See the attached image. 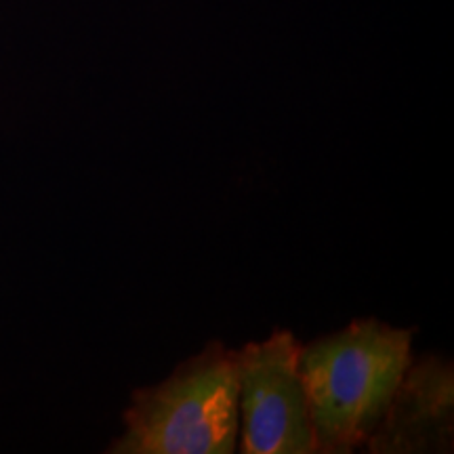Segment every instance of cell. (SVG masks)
<instances>
[{"mask_svg":"<svg viewBox=\"0 0 454 454\" xmlns=\"http://www.w3.org/2000/svg\"><path fill=\"white\" fill-rule=\"evenodd\" d=\"M301 343L291 331L236 349L238 435L244 454H316L299 372Z\"/></svg>","mask_w":454,"mask_h":454,"instance_id":"3","label":"cell"},{"mask_svg":"<svg viewBox=\"0 0 454 454\" xmlns=\"http://www.w3.org/2000/svg\"><path fill=\"white\" fill-rule=\"evenodd\" d=\"M412 339L414 328L364 317L301 345L299 372L316 452L349 454L364 448L412 362Z\"/></svg>","mask_w":454,"mask_h":454,"instance_id":"1","label":"cell"},{"mask_svg":"<svg viewBox=\"0 0 454 454\" xmlns=\"http://www.w3.org/2000/svg\"><path fill=\"white\" fill-rule=\"evenodd\" d=\"M454 368L442 356L408 364L383 417L366 440L372 454H444L454 450Z\"/></svg>","mask_w":454,"mask_h":454,"instance_id":"4","label":"cell"},{"mask_svg":"<svg viewBox=\"0 0 454 454\" xmlns=\"http://www.w3.org/2000/svg\"><path fill=\"white\" fill-rule=\"evenodd\" d=\"M112 454H231L238 446L236 349L211 340L162 383L133 391Z\"/></svg>","mask_w":454,"mask_h":454,"instance_id":"2","label":"cell"}]
</instances>
